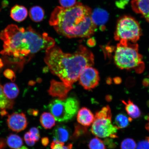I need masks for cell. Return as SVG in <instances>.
Here are the masks:
<instances>
[{"instance_id":"23","label":"cell","mask_w":149,"mask_h":149,"mask_svg":"<svg viewBox=\"0 0 149 149\" xmlns=\"http://www.w3.org/2000/svg\"><path fill=\"white\" fill-rule=\"evenodd\" d=\"M87 132V130L86 127L80 125L76 124L74 127V133L72 136L71 137L72 139L74 140L77 139L79 137H81L86 134Z\"/></svg>"},{"instance_id":"42","label":"cell","mask_w":149,"mask_h":149,"mask_svg":"<svg viewBox=\"0 0 149 149\" xmlns=\"http://www.w3.org/2000/svg\"><path fill=\"white\" fill-rule=\"evenodd\" d=\"M146 139L148 141V142L149 143V137H146Z\"/></svg>"},{"instance_id":"29","label":"cell","mask_w":149,"mask_h":149,"mask_svg":"<svg viewBox=\"0 0 149 149\" xmlns=\"http://www.w3.org/2000/svg\"><path fill=\"white\" fill-rule=\"evenodd\" d=\"M24 140L25 141L26 143L30 146H34L36 141L33 140V139L31 138L29 132H27L26 133L24 136Z\"/></svg>"},{"instance_id":"3","label":"cell","mask_w":149,"mask_h":149,"mask_svg":"<svg viewBox=\"0 0 149 149\" xmlns=\"http://www.w3.org/2000/svg\"><path fill=\"white\" fill-rule=\"evenodd\" d=\"M92 13L89 7L79 2L69 8L58 6L52 12L49 23L63 36L89 38L94 34L97 27L91 18Z\"/></svg>"},{"instance_id":"15","label":"cell","mask_w":149,"mask_h":149,"mask_svg":"<svg viewBox=\"0 0 149 149\" xmlns=\"http://www.w3.org/2000/svg\"><path fill=\"white\" fill-rule=\"evenodd\" d=\"M28 11L23 6L16 5L11 9L10 16L13 19L17 22L23 21L27 17Z\"/></svg>"},{"instance_id":"19","label":"cell","mask_w":149,"mask_h":149,"mask_svg":"<svg viewBox=\"0 0 149 149\" xmlns=\"http://www.w3.org/2000/svg\"><path fill=\"white\" fill-rule=\"evenodd\" d=\"M132 118L123 113H120L116 115L115 119V126L118 129L125 128L129 126Z\"/></svg>"},{"instance_id":"32","label":"cell","mask_w":149,"mask_h":149,"mask_svg":"<svg viewBox=\"0 0 149 149\" xmlns=\"http://www.w3.org/2000/svg\"><path fill=\"white\" fill-rule=\"evenodd\" d=\"M111 139L107 138L104 141V144L107 145L108 147L110 148H113L116 146V144L113 143V140Z\"/></svg>"},{"instance_id":"36","label":"cell","mask_w":149,"mask_h":149,"mask_svg":"<svg viewBox=\"0 0 149 149\" xmlns=\"http://www.w3.org/2000/svg\"><path fill=\"white\" fill-rule=\"evenodd\" d=\"M29 114L34 115V116H36L38 114V111L35 110L34 109H30L28 111Z\"/></svg>"},{"instance_id":"1","label":"cell","mask_w":149,"mask_h":149,"mask_svg":"<svg viewBox=\"0 0 149 149\" xmlns=\"http://www.w3.org/2000/svg\"><path fill=\"white\" fill-rule=\"evenodd\" d=\"M3 42L1 55L23 66L33 56L42 50L55 45V41L47 33H40L31 27L25 29L9 25L0 34Z\"/></svg>"},{"instance_id":"12","label":"cell","mask_w":149,"mask_h":149,"mask_svg":"<svg viewBox=\"0 0 149 149\" xmlns=\"http://www.w3.org/2000/svg\"><path fill=\"white\" fill-rule=\"evenodd\" d=\"M53 133L54 139L65 143L69 139L71 131L68 126L64 125H59L56 127Z\"/></svg>"},{"instance_id":"4","label":"cell","mask_w":149,"mask_h":149,"mask_svg":"<svg viewBox=\"0 0 149 149\" xmlns=\"http://www.w3.org/2000/svg\"><path fill=\"white\" fill-rule=\"evenodd\" d=\"M117 45L114 56L116 66L121 69H135L142 64V57L137 44L122 40Z\"/></svg>"},{"instance_id":"17","label":"cell","mask_w":149,"mask_h":149,"mask_svg":"<svg viewBox=\"0 0 149 149\" xmlns=\"http://www.w3.org/2000/svg\"><path fill=\"white\" fill-rule=\"evenodd\" d=\"M3 93L7 98L10 100L14 99L18 96L19 90L16 84L7 83L3 87Z\"/></svg>"},{"instance_id":"38","label":"cell","mask_w":149,"mask_h":149,"mask_svg":"<svg viewBox=\"0 0 149 149\" xmlns=\"http://www.w3.org/2000/svg\"><path fill=\"white\" fill-rule=\"evenodd\" d=\"M147 119H148V122L146 124V126H145V128H146L147 130H148L149 132V117Z\"/></svg>"},{"instance_id":"8","label":"cell","mask_w":149,"mask_h":149,"mask_svg":"<svg viewBox=\"0 0 149 149\" xmlns=\"http://www.w3.org/2000/svg\"><path fill=\"white\" fill-rule=\"evenodd\" d=\"M78 80L84 88L92 90L97 86L99 83V74L96 69L91 66L87 67L82 70Z\"/></svg>"},{"instance_id":"24","label":"cell","mask_w":149,"mask_h":149,"mask_svg":"<svg viewBox=\"0 0 149 149\" xmlns=\"http://www.w3.org/2000/svg\"><path fill=\"white\" fill-rule=\"evenodd\" d=\"M88 147L89 149H107L104 141L97 137L89 141Z\"/></svg>"},{"instance_id":"41","label":"cell","mask_w":149,"mask_h":149,"mask_svg":"<svg viewBox=\"0 0 149 149\" xmlns=\"http://www.w3.org/2000/svg\"><path fill=\"white\" fill-rule=\"evenodd\" d=\"M18 149H28L26 147L23 146L21 147H20V148H19Z\"/></svg>"},{"instance_id":"31","label":"cell","mask_w":149,"mask_h":149,"mask_svg":"<svg viewBox=\"0 0 149 149\" xmlns=\"http://www.w3.org/2000/svg\"><path fill=\"white\" fill-rule=\"evenodd\" d=\"M136 149H149V143L147 140L140 141L137 145Z\"/></svg>"},{"instance_id":"18","label":"cell","mask_w":149,"mask_h":149,"mask_svg":"<svg viewBox=\"0 0 149 149\" xmlns=\"http://www.w3.org/2000/svg\"><path fill=\"white\" fill-rule=\"evenodd\" d=\"M55 119L52 113L44 112L41 115L40 121L43 127L46 129H50L55 125Z\"/></svg>"},{"instance_id":"40","label":"cell","mask_w":149,"mask_h":149,"mask_svg":"<svg viewBox=\"0 0 149 149\" xmlns=\"http://www.w3.org/2000/svg\"><path fill=\"white\" fill-rule=\"evenodd\" d=\"M2 110H1V114L2 116H4L5 115H6L7 113V112L6 111H5L6 109H2Z\"/></svg>"},{"instance_id":"10","label":"cell","mask_w":149,"mask_h":149,"mask_svg":"<svg viewBox=\"0 0 149 149\" xmlns=\"http://www.w3.org/2000/svg\"><path fill=\"white\" fill-rule=\"evenodd\" d=\"M72 88L65 83L52 80L50 88L48 91L49 94L53 97H57L59 99L64 100L68 96V93Z\"/></svg>"},{"instance_id":"11","label":"cell","mask_w":149,"mask_h":149,"mask_svg":"<svg viewBox=\"0 0 149 149\" xmlns=\"http://www.w3.org/2000/svg\"><path fill=\"white\" fill-rule=\"evenodd\" d=\"M95 116L88 108H81L78 111L77 120L81 125L85 127L90 126L94 122Z\"/></svg>"},{"instance_id":"7","label":"cell","mask_w":149,"mask_h":149,"mask_svg":"<svg viewBox=\"0 0 149 149\" xmlns=\"http://www.w3.org/2000/svg\"><path fill=\"white\" fill-rule=\"evenodd\" d=\"M141 35L140 26L134 18L130 16H124L118 20L115 33V40L135 43L139 40Z\"/></svg>"},{"instance_id":"27","label":"cell","mask_w":149,"mask_h":149,"mask_svg":"<svg viewBox=\"0 0 149 149\" xmlns=\"http://www.w3.org/2000/svg\"><path fill=\"white\" fill-rule=\"evenodd\" d=\"M29 133L31 138L35 141H37L40 139V132L38 128L36 127H32L29 130Z\"/></svg>"},{"instance_id":"33","label":"cell","mask_w":149,"mask_h":149,"mask_svg":"<svg viewBox=\"0 0 149 149\" xmlns=\"http://www.w3.org/2000/svg\"><path fill=\"white\" fill-rule=\"evenodd\" d=\"M129 0H120L116 2L117 6L119 8H124L125 6L127 4Z\"/></svg>"},{"instance_id":"14","label":"cell","mask_w":149,"mask_h":149,"mask_svg":"<svg viewBox=\"0 0 149 149\" xmlns=\"http://www.w3.org/2000/svg\"><path fill=\"white\" fill-rule=\"evenodd\" d=\"M91 18L92 21L97 26H100L102 27L107 21L109 18V15L107 12L103 9L96 8L92 12L91 14Z\"/></svg>"},{"instance_id":"35","label":"cell","mask_w":149,"mask_h":149,"mask_svg":"<svg viewBox=\"0 0 149 149\" xmlns=\"http://www.w3.org/2000/svg\"><path fill=\"white\" fill-rule=\"evenodd\" d=\"M49 140L47 137L42 138V143L43 146H46L49 144Z\"/></svg>"},{"instance_id":"37","label":"cell","mask_w":149,"mask_h":149,"mask_svg":"<svg viewBox=\"0 0 149 149\" xmlns=\"http://www.w3.org/2000/svg\"><path fill=\"white\" fill-rule=\"evenodd\" d=\"M88 42L89 45L91 46H94L96 44L95 40L93 38H91V40H89Z\"/></svg>"},{"instance_id":"30","label":"cell","mask_w":149,"mask_h":149,"mask_svg":"<svg viewBox=\"0 0 149 149\" xmlns=\"http://www.w3.org/2000/svg\"><path fill=\"white\" fill-rule=\"evenodd\" d=\"M3 74L6 77L12 80V81H14L15 79V75L14 72L12 70L10 69L6 70L3 72Z\"/></svg>"},{"instance_id":"6","label":"cell","mask_w":149,"mask_h":149,"mask_svg":"<svg viewBox=\"0 0 149 149\" xmlns=\"http://www.w3.org/2000/svg\"><path fill=\"white\" fill-rule=\"evenodd\" d=\"M48 110L59 122L71 120L78 112L79 103L75 98L69 97L64 100L56 99L48 104Z\"/></svg>"},{"instance_id":"16","label":"cell","mask_w":149,"mask_h":149,"mask_svg":"<svg viewBox=\"0 0 149 149\" xmlns=\"http://www.w3.org/2000/svg\"><path fill=\"white\" fill-rule=\"evenodd\" d=\"M122 101L125 106L126 111L130 117L132 118L136 119L141 116V112L140 109L131 100H128L127 102L123 100Z\"/></svg>"},{"instance_id":"21","label":"cell","mask_w":149,"mask_h":149,"mask_svg":"<svg viewBox=\"0 0 149 149\" xmlns=\"http://www.w3.org/2000/svg\"><path fill=\"white\" fill-rule=\"evenodd\" d=\"M7 143L11 148L18 149L23 145V141L21 138L18 135L11 134L7 137Z\"/></svg>"},{"instance_id":"22","label":"cell","mask_w":149,"mask_h":149,"mask_svg":"<svg viewBox=\"0 0 149 149\" xmlns=\"http://www.w3.org/2000/svg\"><path fill=\"white\" fill-rule=\"evenodd\" d=\"M14 104L13 101L8 99L5 96L3 91V87L0 84V109H12Z\"/></svg>"},{"instance_id":"20","label":"cell","mask_w":149,"mask_h":149,"mask_svg":"<svg viewBox=\"0 0 149 149\" xmlns=\"http://www.w3.org/2000/svg\"><path fill=\"white\" fill-rule=\"evenodd\" d=\"M29 15L31 19L33 22H40L44 18V11L43 9L40 6H33L30 9Z\"/></svg>"},{"instance_id":"25","label":"cell","mask_w":149,"mask_h":149,"mask_svg":"<svg viewBox=\"0 0 149 149\" xmlns=\"http://www.w3.org/2000/svg\"><path fill=\"white\" fill-rule=\"evenodd\" d=\"M137 144L133 139L127 138L123 141L120 145L121 149H136Z\"/></svg>"},{"instance_id":"28","label":"cell","mask_w":149,"mask_h":149,"mask_svg":"<svg viewBox=\"0 0 149 149\" xmlns=\"http://www.w3.org/2000/svg\"><path fill=\"white\" fill-rule=\"evenodd\" d=\"M61 7L64 8H69L75 5L77 2L76 0H59Z\"/></svg>"},{"instance_id":"9","label":"cell","mask_w":149,"mask_h":149,"mask_svg":"<svg viewBox=\"0 0 149 149\" xmlns=\"http://www.w3.org/2000/svg\"><path fill=\"white\" fill-rule=\"evenodd\" d=\"M7 124L11 130L19 132L26 129L28 125V121L24 113H13L8 115Z\"/></svg>"},{"instance_id":"43","label":"cell","mask_w":149,"mask_h":149,"mask_svg":"<svg viewBox=\"0 0 149 149\" xmlns=\"http://www.w3.org/2000/svg\"><path fill=\"white\" fill-rule=\"evenodd\" d=\"M146 20L149 23V16L148 18L146 19Z\"/></svg>"},{"instance_id":"13","label":"cell","mask_w":149,"mask_h":149,"mask_svg":"<svg viewBox=\"0 0 149 149\" xmlns=\"http://www.w3.org/2000/svg\"><path fill=\"white\" fill-rule=\"evenodd\" d=\"M132 9L136 13L142 15L146 19L149 16V0H132Z\"/></svg>"},{"instance_id":"26","label":"cell","mask_w":149,"mask_h":149,"mask_svg":"<svg viewBox=\"0 0 149 149\" xmlns=\"http://www.w3.org/2000/svg\"><path fill=\"white\" fill-rule=\"evenodd\" d=\"M51 149H72V145L69 144L65 146L64 143L54 139L51 145Z\"/></svg>"},{"instance_id":"5","label":"cell","mask_w":149,"mask_h":149,"mask_svg":"<svg viewBox=\"0 0 149 149\" xmlns=\"http://www.w3.org/2000/svg\"><path fill=\"white\" fill-rule=\"evenodd\" d=\"M111 118V109L109 106L97 112L91 128L93 134L101 138H116L118 129L112 123Z\"/></svg>"},{"instance_id":"2","label":"cell","mask_w":149,"mask_h":149,"mask_svg":"<svg viewBox=\"0 0 149 149\" xmlns=\"http://www.w3.org/2000/svg\"><path fill=\"white\" fill-rule=\"evenodd\" d=\"M45 61L52 73L68 86L72 87L84 68L94 64L90 50L80 45L74 53H65L55 45L46 50Z\"/></svg>"},{"instance_id":"39","label":"cell","mask_w":149,"mask_h":149,"mask_svg":"<svg viewBox=\"0 0 149 149\" xmlns=\"http://www.w3.org/2000/svg\"><path fill=\"white\" fill-rule=\"evenodd\" d=\"M106 99L107 100L108 102H110L112 100V97L111 96L108 95L106 96Z\"/></svg>"},{"instance_id":"34","label":"cell","mask_w":149,"mask_h":149,"mask_svg":"<svg viewBox=\"0 0 149 149\" xmlns=\"http://www.w3.org/2000/svg\"><path fill=\"white\" fill-rule=\"evenodd\" d=\"M6 146L5 140L3 139H0V149H5Z\"/></svg>"}]
</instances>
